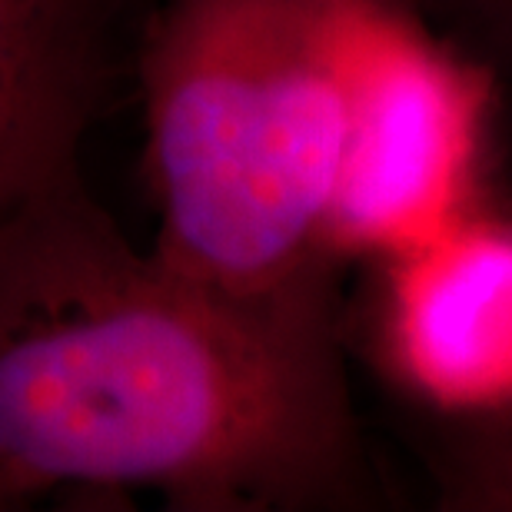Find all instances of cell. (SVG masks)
I'll use <instances>...</instances> for the list:
<instances>
[{"label":"cell","mask_w":512,"mask_h":512,"mask_svg":"<svg viewBox=\"0 0 512 512\" xmlns=\"http://www.w3.org/2000/svg\"><path fill=\"white\" fill-rule=\"evenodd\" d=\"M353 413L326 293L250 300L137 250L80 177L0 220V489L200 512L340 499Z\"/></svg>","instance_id":"cell-1"},{"label":"cell","mask_w":512,"mask_h":512,"mask_svg":"<svg viewBox=\"0 0 512 512\" xmlns=\"http://www.w3.org/2000/svg\"><path fill=\"white\" fill-rule=\"evenodd\" d=\"M353 4H163L143 54L160 260L250 300L326 293Z\"/></svg>","instance_id":"cell-2"},{"label":"cell","mask_w":512,"mask_h":512,"mask_svg":"<svg viewBox=\"0 0 512 512\" xmlns=\"http://www.w3.org/2000/svg\"><path fill=\"white\" fill-rule=\"evenodd\" d=\"M343 163L330 256L403 253L466 217L483 150V80L393 0H356L346 44Z\"/></svg>","instance_id":"cell-3"},{"label":"cell","mask_w":512,"mask_h":512,"mask_svg":"<svg viewBox=\"0 0 512 512\" xmlns=\"http://www.w3.org/2000/svg\"><path fill=\"white\" fill-rule=\"evenodd\" d=\"M386 266L383 346L403 386L456 416L512 406V223L466 213Z\"/></svg>","instance_id":"cell-4"},{"label":"cell","mask_w":512,"mask_h":512,"mask_svg":"<svg viewBox=\"0 0 512 512\" xmlns=\"http://www.w3.org/2000/svg\"><path fill=\"white\" fill-rule=\"evenodd\" d=\"M104 74V0H0V220L80 177Z\"/></svg>","instance_id":"cell-5"},{"label":"cell","mask_w":512,"mask_h":512,"mask_svg":"<svg viewBox=\"0 0 512 512\" xmlns=\"http://www.w3.org/2000/svg\"><path fill=\"white\" fill-rule=\"evenodd\" d=\"M479 419H486V429L466 456L463 496L476 506L512 509V406Z\"/></svg>","instance_id":"cell-6"},{"label":"cell","mask_w":512,"mask_h":512,"mask_svg":"<svg viewBox=\"0 0 512 512\" xmlns=\"http://www.w3.org/2000/svg\"><path fill=\"white\" fill-rule=\"evenodd\" d=\"M10 503V499H7V493H4V489H0V509H4Z\"/></svg>","instance_id":"cell-7"}]
</instances>
